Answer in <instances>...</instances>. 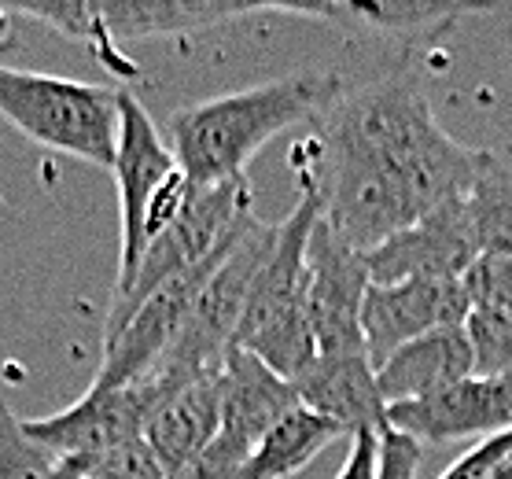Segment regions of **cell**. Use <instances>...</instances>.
Wrapping results in <instances>:
<instances>
[{"label":"cell","mask_w":512,"mask_h":479,"mask_svg":"<svg viewBox=\"0 0 512 479\" xmlns=\"http://www.w3.org/2000/svg\"><path fill=\"white\" fill-rule=\"evenodd\" d=\"M295 144L299 181L314 185L321 222L354 251H373L450 199L468 196L487 148L454 141L413 71L343 85Z\"/></svg>","instance_id":"6da1fadb"},{"label":"cell","mask_w":512,"mask_h":479,"mask_svg":"<svg viewBox=\"0 0 512 479\" xmlns=\"http://www.w3.org/2000/svg\"><path fill=\"white\" fill-rule=\"evenodd\" d=\"M343 85L339 74L295 71L251 89L196 100L166 118V144L177 170L196 188L244 181L247 163L277 133L314 122Z\"/></svg>","instance_id":"7a4b0ae2"},{"label":"cell","mask_w":512,"mask_h":479,"mask_svg":"<svg viewBox=\"0 0 512 479\" xmlns=\"http://www.w3.org/2000/svg\"><path fill=\"white\" fill-rule=\"evenodd\" d=\"M321 222V199L314 185L299 181V199L284 222L273 225V247L258 266L236 347L251 351L284 380H295L317 358L310 317H306V244Z\"/></svg>","instance_id":"3957f363"},{"label":"cell","mask_w":512,"mask_h":479,"mask_svg":"<svg viewBox=\"0 0 512 479\" xmlns=\"http://www.w3.org/2000/svg\"><path fill=\"white\" fill-rule=\"evenodd\" d=\"M0 118L48 152L104 170L115 166L122 126L118 89L0 63Z\"/></svg>","instance_id":"277c9868"},{"label":"cell","mask_w":512,"mask_h":479,"mask_svg":"<svg viewBox=\"0 0 512 479\" xmlns=\"http://www.w3.org/2000/svg\"><path fill=\"white\" fill-rule=\"evenodd\" d=\"M269 247H273V225L251 218L240 240L233 244V251L218 266V273L199 292L192 314L170 343V351L159 358L152 373L144 376L148 384H155L159 391H170V387L192 384L199 376L222 373L225 358L236 347V328L244 317L251 281H255L258 266L266 262Z\"/></svg>","instance_id":"5b68a950"},{"label":"cell","mask_w":512,"mask_h":479,"mask_svg":"<svg viewBox=\"0 0 512 479\" xmlns=\"http://www.w3.org/2000/svg\"><path fill=\"white\" fill-rule=\"evenodd\" d=\"M251 211V188L247 181H229V185L199 188L185 214L177 218L163 236H155L148 251L140 255V266L133 273V284L126 292L115 295L111 314H107L104 343L122 332L133 310H137L152 292H159L166 281H174L177 273L199 266L207 255L218 251L225 236L233 233V225Z\"/></svg>","instance_id":"8992f818"},{"label":"cell","mask_w":512,"mask_h":479,"mask_svg":"<svg viewBox=\"0 0 512 479\" xmlns=\"http://www.w3.org/2000/svg\"><path fill=\"white\" fill-rule=\"evenodd\" d=\"M251 218H255V211H247L233 225V233L218 244L214 255H207L199 266L185 269V273H177L174 281H166L159 292H152L133 310V317L122 325V332L104 343V362L96 369L93 387H129V384H140L144 376L152 373L155 365H159V358L170 351V343L177 339L181 325L188 321L199 292L218 273V266L233 251V244L240 240V233H244V225Z\"/></svg>","instance_id":"52a82bcc"},{"label":"cell","mask_w":512,"mask_h":479,"mask_svg":"<svg viewBox=\"0 0 512 479\" xmlns=\"http://www.w3.org/2000/svg\"><path fill=\"white\" fill-rule=\"evenodd\" d=\"M118 115H122V126H118V152L111 174L118 185V214H122V255H118L115 281V295H122L133 284V273L144 255L148 211L177 170V159L155 126V118L148 115V107L126 89H118Z\"/></svg>","instance_id":"ba28073f"},{"label":"cell","mask_w":512,"mask_h":479,"mask_svg":"<svg viewBox=\"0 0 512 479\" xmlns=\"http://www.w3.org/2000/svg\"><path fill=\"white\" fill-rule=\"evenodd\" d=\"M155 398L159 387L148 380L129 387H89L74 406L23 421V432L56 461H93L144 435Z\"/></svg>","instance_id":"9c48e42d"},{"label":"cell","mask_w":512,"mask_h":479,"mask_svg":"<svg viewBox=\"0 0 512 479\" xmlns=\"http://www.w3.org/2000/svg\"><path fill=\"white\" fill-rule=\"evenodd\" d=\"M96 41L93 56L115 78H137L122 41L152 37H188L222 23H240L255 15H284V4H222V0H93Z\"/></svg>","instance_id":"30bf717a"},{"label":"cell","mask_w":512,"mask_h":479,"mask_svg":"<svg viewBox=\"0 0 512 479\" xmlns=\"http://www.w3.org/2000/svg\"><path fill=\"white\" fill-rule=\"evenodd\" d=\"M369 284L365 255L317 222L306 244V317L317 354H369L361 336Z\"/></svg>","instance_id":"8fae6325"},{"label":"cell","mask_w":512,"mask_h":479,"mask_svg":"<svg viewBox=\"0 0 512 479\" xmlns=\"http://www.w3.org/2000/svg\"><path fill=\"white\" fill-rule=\"evenodd\" d=\"M483 247L476 240V225L468 218L465 196L450 199L443 207L428 211L420 222L395 233L380 247L365 251L369 281L398 284V281H465V273L479 262Z\"/></svg>","instance_id":"7c38bea8"},{"label":"cell","mask_w":512,"mask_h":479,"mask_svg":"<svg viewBox=\"0 0 512 479\" xmlns=\"http://www.w3.org/2000/svg\"><path fill=\"white\" fill-rule=\"evenodd\" d=\"M472 314L465 281H398L369 284L361 306V336L369 362L384 365L395 351L439 328H461Z\"/></svg>","instance_id":"4fadbf2b"},{"label":"cell","mask_w":512,"mask_h":479,"mask_svg":"<svg viewBox=\"0 0 512 479\" xmlns=\"http://www.w3.org/2000/svg\"><path fill=\"white\" fill-rule=\"evenodd\" d=\"M387 428L420 446L512 432V376H468L435 398L387 406Z\"/></svg>","instance_id":"5bb4252c"},{"label":"cell","mask_w":512,"mask_h":479,"mask_svg":"<svg viewBox=\"0 0 512 479\" xmlns=\"http://www.w3.org/2000/svg\"><path fill=\"white\" fill-rule=\"evenodd\" d=\"M295 406L303 402L295 395L291 380L273 373L251 351L233 347L222 365V428H218L214 446L244 465L258 439L277 421H284Z\"/></svg>","instance_id":"9a60e30c"},{"label":"cell","mask_w":512,"mask_h":479,"mask_svg":"<svg viewBox=\"0 0 512 479\" xmlns=\"http://www.w3.org/2000/svg\"><path fill=\"white\" fill-rule=\"evenodd\" d=\"M490 15V4L461 0H325V4H288V19H314L343 34L387 37V41H424L443 34L465 15Z\"/></svg>","instance_id":"2e32d148"},{"label":"cell","mask_w":512,"mask_h":479,"mask_svg":"<svg viewBox=\"0 0 512 479\" xmlns=\"http://www.w3.org/2000/svg\"><path fill=\"white\" fill-rule=\"evenodd\" d=\"M306 409L343 428V435L384 432L387 402L376 387V365L369 354H317L303 373L291 380Z\"/></svg>","instance_id":"e0dca14e"},{"label":"cell","mask_w":512,"mask_h":479,"mask_svg":"<svg viewBox=\"0 0 512 479\" xmlns=\"http://www.w3.org/2000/svg\"><path fill=\"white\" fill-rule=\"evenodd\" d=\"M218 428H222V373L159 391L144 424V443L152 446L170 479L218 439Z\"/></svg>","instance_id":"ac0fdd59"},{"label":"cell","mask_w":512,"mask_h":479,"mask_svg":"<svg viewBox=\"0 0 512 479\" xmlns=\"http://www.w3.org/2000/svg\"><path fill=\"white\" fill-rule=\"evenodd\" d=\"M468 376H476V354H472L465 325L439 328L431 336L413 339L384 365H376V387L387 406L435 398Z\"/></svg>","instance_id":"d6986e66"},{"label":"cell","mask_w":512,"mask_h":479,"mask_svg":"<svg viewBox=\"0 0 512 479\" xmlns=\"http://www.w3.org/2000/svg\"><path fill=\"white\" fill-rule=\"evenodd\" d=\"M343 428L332 424L328 417L314 413L306 406H295L269 428L258 446L247 454V461L240 465L236 479H291L299 476L306 465H314L317 457L325 454L328 446L336 443Z\"/></svg>","instance_id":"ffe728a7"},{"label":"cell","mask_w":512,"mask_h":479,"mask_svg":"<svg viewBox=\"0 0 512 479\" xmlns=\"http://www.w3.org/2000/svg\"><path fill=\"white\" fill-rule=\"evenodd\" d=\"M483 255H512V152H490L465 196Z\"/></svg>","instance_id":"44dd1931"},{"label":"cell","mask_w":512,"mask_h":479,"mask_svg":"<svg viewBox=\"0 0 512 479\" xmlns=\"http://www.w3.org/2000/svg\"><path fill=\"white\" fill-rule=\"evenodd\" d=\"M59 461L23 432V421L0 398V479H48Z\"/></svg>","instance_id":"7402d4cb"},{"label":"cell","mask_w":512,"mask_h":479,"mask_svg":"<svg viewBox=\"0 0 512 479\" xmlns=\"http://www.w3.org/2000/svg\"><path fill=\"white\" fill-rule=\"evenodd\" d=\"M465 332L476 354V376H512V314L472 310Z\"/></svg>","instance_id":"603a6c76"},{"label":"cell","mask_w":512,"mask_h":479,"mask_svg":"<svg viewBox=\"0 0 512 479\" xmlns=\"http://www.w3.org/2000/svg\"><path fill=\"white\" fill-rule=\"evenodd\" d=\"M74 465L82 468V476L89 479H166L163 465L152 454V446L144 443V435L93 457V461H74Z\"/></svg>","instance_id":"cb8c5ba5"},{"label":"cell","mask_w":512,"mask_h":479,"mask_svg":"<svg viewBox=\"0 0 512 479\" xmlns=\"http://www.w3.org/2000/svg\"><path fill=\"white\" fill-rule=\"evenodd\" d=\"M465 292L472 310H498L512 314V255H479L465 273Z\"/></svg>","instance_id":"d4e9b609"},{"label":"cell","mask_w":512,"mask_h":479,"mask_svg":"<svg viewBox=\"0 0 512 479\" xmlns=\"http://www.w3.org/2000/svg\"><path fill=\"white\" fill-rule=\"evenodd\" d=\"M424 446L409 435L384 428L380 432V479H417Z\"/></svg>","instance_id":"484cf974"},{"label":"cell","mask_w":512,"mask_h":479,"mask_svg":"<svg viewBox=\"0 0 512 479\" xmlns=\"http://www.w3.org/2000/svg\"><path fill=\"white\" fill-rule=\"evenodd\" d=\"M336 479H380V432H358Z\"/></svg>","instance_id":"4316f807"},{"label":"cell","mask_w":512,"mask_h":479,"mask_svg":"<svg viewBox=\"0 0 512 479\" xmlns=\"http://www.w3.org/2000/svg\"><path fill=\"white\" fill-rule=\"evenodd\" d=\"M78 476H82V468L74 465V461H59V468L48 479H78Z\"/></svg>","instance_id":"83f0119b"},{"label":"cell","mask_w":512,"mask_h":479,"mask_svg":"<svg viewBox=\"0 0 512 479\" xmlns=\"http://www.w3.org/2000/svg\"><path fill=\"white\" fill-rule=\"evenodd\" d=\"M490 479H512V454L505 457L498 468H494V476H490Z\"/></svg>","instance_id":"f1b7e54d"},{"label":"cell","mask_w":512,"mask_h":479,"mask_svg":"<svg viewBox=\"0 0 512 479\" xmlns=\"http://www.w3.org/2000/svg\"><path fill=\"white\" fill-rule=\"evenodd\" d=\"M490 15H501V19L512 23V4H490Z\"/></svg>","instance_id":"f546056e"},{"label":"cell","mask_w":512,"mask_h":479,"mask_svg":"<svg viewBox=\"0 0 512 479\" xmlns=\"http://www.w3.org/2000/svg\"><path fill=\"white\" fill-rule=\"evenodd\" d=\"M78 479H89V476H78Z\"/></svg>","instance_id":"4dcf8cb0"}]
</instances>
